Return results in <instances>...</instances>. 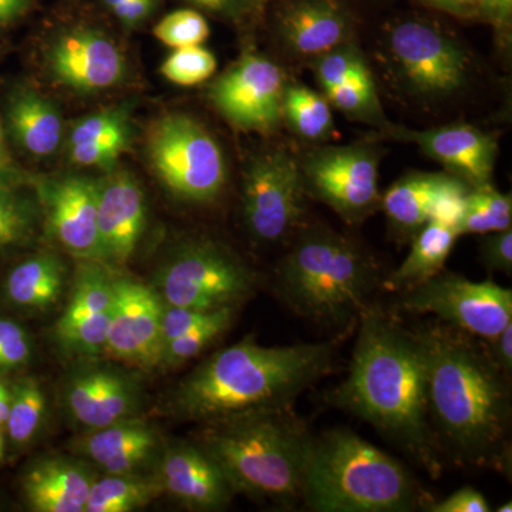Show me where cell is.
<instances>
[{"label": "cell", "instance_id": "cell-1", "mask_svg": "<svg viewBox=\"0 0 512 512\" xmlns=\"http://www.w3.org/2000/svg\"><path fill=\"white\" fill-rule=\"evenodd\" d=\"M427 356V404L441 456L511 470V390L476 336L450 325L417 330Z\"/></svg>", "mask_w": 512, "mask_h": 512}, {"label": "cell", "instance_id": "cell-2", "mask_svg": "<svg viewBox=\"0 0 512 512\" xmlns=\"http://www.w3.org/2000/svg\"><path fill=\"white\" fill-rule=\"evenodd\" d=\"M349 375L330 390L329 403L372 424L431 477L443 470L427 404V356L417 330L379 309H366Z\"/></svg>", "mask_w": 512, "mask_h": 512}, {"label": "cell", "instance_id": "cell-3", "mask_svg": "<svg viewBox=\"0 0 512 512\" xmlns=\"http://www.w3.org/2000/svg\"><path fill=\"white\" fill-rule=\"evenodd\" d=\"M336 350V342L264 346L249 336L218 350L184 377L171 396V412L207 423L239 413L292 409L332 370Z\"/></svg>", "mask_w": 512, "mask_h": 512}, {"label": "cell", "instance_id": "cell-4", "mask_svg": "<svg viewBox=\"0 0 512 512\" xmlns=\"http://www.w3.org/2000/svg\"><path fill=\"white\" fill-rule=\"evenodd\" d=\"M312 436L292 409L258 410L207 421L198 444L235 493L291 508L302 500Z\"/></svg>", "mask_w": 512, "mask_h": 512}, {"label": "cell", "instance_id": "cell-5", "mask_svg": "<svg viewBox=\"0 0 512 512\" xmlns=\"http://www.w3.org/2000/svg\"><path fill=\"white\" fill-rule=\"evenodd\" d=\"M302 500L318 512H407L431 503L402 463L345 429L312 436Z\"/></svg>", "mask_w": 512, "mask_h": 512}, {"label": "cell", "instance_id": "cell-6", "mask_svg": "<svg viewBox=\"0 0 512 512\" xmlns=\"http://www.w3.org/2000/svg\"><path fill=\"white\" fill-rule=\"evenodd\" d=\"M379 279V268L355 242L315 227L299 235L279 266L278 291L303 318L342 325L370 308Z\"/></svg>", "mask_w": 512, "mask_h": 512}, {"label": "cell", "instance_id": "cell-7", "mask_svg": "<svg viewBox=\"0 0 512 512\" xmlns=\"http://www.w3.org/2000/svg\"><path fill=\"white\" fill-rule=\"evenodd\" d=\"M156 286L167 305L214 311L245 301L254 291L255 274L221 245L191 241L168 255Z\"/></svg>", "mask_w": 512, "mask_h": 512}, {"label": "cell", "instance_id": "cell-8", "mask_svg": "<svg viewBox=\"0 0 512 512\" xmlns=\"http://www.w3.org/2000/svg\"><path fill=\"white\" fill-rule=\"evenodd\" d=\"M150 156L165 187L185 201H212L224 188L227 167L220 144L191 117L170 114L158 121Z\"/></svg>", "mask_w": 512, "mask_h": 512}, {"label": "cell", "instance_id": "cell-9", "mask_svg": "<svg viewBox=\"0 0 512 512\" xmlns=\"http://www.w3.org/2000/svg\"><path fill=\"white\" fill-rule=\"evenodd\" d=\"M386 49L397 77L417 96H450L467 80L466 50L434 23L404 19L394 23L386 37Z\"/></svg>", "mask_w": 512, "mask_h": 512}, {"label": "cell", "instance_id": "cell-10", "mask_svg": "<svg viewBox=\"0 0 512 512\" xmlns=\"http://www.w3.org/2000/svg\"><path fill=\"white\" fill-rule=\"evenodd\" d=\"M379 164V150L355 144L316 148L299 167L306 194L349 224H359L382 208Z\"/></svg>", "mask_w": 512, "mask_h": 512}, {"label": "cell", "instance_id": "cell-11", "mask_svg": "<svg viewBox=\"0 0 512 512\" xmlns=\"http://www.w3.org/2000/svg\"><path fill=\"white\" fill-rule=\"evenodd\" d=\"M400 308L420 315L437 316L441 322L491 340L512 322L511 289L493 282H473L443 272L403 292Z\"/></svg>", "mask_w": 512, "mask_h": 512}, {"label": "cell", "instance_id": "cell-12", "mask_svg": "<svg viewBox=\"0 0 512 512\" xmlns=\"http://www.w3.org/2000/svg\"><path fill=\"white\" fill-rule=\"evenodd\" d=\"M305 195L301 167L291 154L275 150L255 157L242 188V211L252 237L261 242L288 237L302 220Z\"/></svg>", "mask_w": 512, "mask_h": 512}, {"label": "cell", "instance_id": "cell-13", "mask_svg": "<svg viewBox=\"0 0 512 512\" xmlns=\"http://www.w3.org/2000/svg\"><path fill=\"white\" fill-rule=\"evenodd\" d=\"M285 77L281 67L256 53H245L212 84L218 111L241 130L271 133L282 119Z\"/></svg>", "mask_w": 512, "mask_h": 512}, {"label": "cell", "instance_id": "cell-14", "mask_svg": "<svg viewBox=\"0 0 512 512\" xmlns=\"http://www.w3.org/2000/svg\"><path fill=\"white\" fill-rule=\"evenodd\" d=\"M164 302L156 289L128 276H116V296L104 353L143 370L161 365Z\"/></svg>", "mask_w": 512, "mask_h": 512}, {"label": "cell", "instance_id": "cell-15", "mask_svg": "<svg viewBox=\"0 0 512 512\" xmlns=\"http://www.w3.org/2000/svg\"><path fill=\"white\" fill-rule=\"evenodd\" d=\"M37 194L52 238L82 261L101 262L97 180L80 175L52 178L37 183Z\"/></svg>", "mask_w": 512, "mask_h": 512}, {"label": "cell", "instance_id": "cell-16", "mask_svg": "<svg viewBox=\"0 0 512 512\" xmlns=\"http://www.w3.org/2000/svg\"><path fill=\"white\" fill-rule=\"evenodd\" d=\"M63 404L74 423L92 431L136 417L141 392L136 380L114 367H83L64 383Z\"/></svg>", "mask_w": 512, "mask_h": 512}, {"label": "cell", "instance_id": "cell-17", "mask_svg": "<svg viewBox=\"0 0 512 512\" xmlns=\"http://www.w3.org/2000/svg\"><path fill=\"white\" fill-rule=\"evenodd\" d=\"M387 133L417 144L423 153L446 167L448 174L473 187L491 184L498 144L495 137L470 124L413 131L390 126Z\"/></svg>", "mask_w": 512, "mask_h": 512}, {"label": "cell", "instance_id": "cell-18", "mask_svg": "<svg viewBox=\"0 0 512 512\" xmlns=\"http://www.w3.org/2000/svg\"><path fill=\"white\" fill-rule=\"evenodd\" d=\"M146 227V198L136 178L117 171L97 180V228L101 262L124 265Z\"/></svg>", "mask_w": 512, "mask_h": 512}, {"label": "cell", "instance_id": "cell-19", "mask_svg": "<svg viewBox=\"0 0 512 512\" xmlns=\"http://www.w3.org/2000/svg\"><path fill=\"white\" fill-rule=\"evenodd\" d=\"M49 64L57 82L79 92L109 89L124 74L119 47L92 29H76L60 37L50 49Z\"/></svg>", "mask_w": 512, "mask_h": 512}, {"label": "cell", "instance_id": "cell-20", "mask_svg": "<svg viewBox=\"0 0 512 512\" xmlns=\"http://www.w3.org/2000/svg\"><path fill=\"white\" fill-rule=\"evenodd\" d=\"M157 477L165 494L191 510H222L234 495L220 467L197 443L165 447Z\"/></svg>", "mask_w": 512, "mask_h": 512}, {"label": "cell", "instance_id": "cell-21", "mask_svg": "<svg viewBox=\"0 0 512 512\" xmlns=\"http://www.w3.org/2000/svg\"><path fill=\"white\" fill-rule=\"evenodd\" d=\"M160 448L157 430L137 417L86 431L74 444L77 454L113 476L140 473Z\"/></svg>", "mask_w": 512, "mask_h": 512}, {"label": "cell", "instance_id": "cell-22", "mask_svg": "<svg viewBox=\"0 0 512 512\" xmlns=\"http://www.w3.org/2000/svg\"><path fill=\"white\" fill-rule=\"evenodd\" d=\"M89 464L56 456L36 460L23 477V495L36 512H84L96 481Z\"/></svg>", "mask_w": 512, "mask_h": 512}, {"label": "cell", "instance_id": "cell-23", "mask_svg": "<svg viewBox=\"0 0 512 512\" xmlns=\"http://www.w3.org/2000/svg\"><path fill=\"white\" fill-rule=\"evenodd\" d=\"M278 29L292 53L315 59L348 43L350 19L338 0H292L281 10Z\"/></svg>", "mask_w": 512, "mask_h": 512}, {"label": "cell", "instance_id": "cell-24", "mask_svg": "<svg viewBox=\"0 0 512 512\" xmlns=\"http://www.w3.org/2000/svg\"><path fill=\"white\" fill-rule=\"evenodd\" d=\"M8 120L16 141L33 156H50L62 141L63 121L59 110L33 90H20L12 97Z\"/></svg>", "mask_w": 512, "mask_h": 512}, {"label": "cell", "instance_id": "cell-25", "mask_svg": "<svg viewBox=\"0 0 512 512\" xmlns=\"http://www.w3.org/2000/svg\"><path fill=\"white\" fill-rule=\"evenodd\" d=\"M444 174L403 175L382 197V208L397 234L413 238L429 222Z\"/></svg>", "mask_w": 512, "mask_h": 512}, {"label": "cell", "instance_id": "cell-26", "mask_svg": "<svg viewBox=\"0 0 512 512\" xmlns=\"http://www.w3.org/2000/svg\"><path fill=\"white\" fill-rule=\"evenodd\" d=\"M460 237L454 225L430 220L413 237L412 249L403 264L387 279L390 289L407 291L440 274Z\"/></svg>", "mask_w": 512, "mask_h": 512}, {"label": "cell", "instance_id": "cell-27", "mask_svg": "<svg viewBox=\"0 0 512 512\" xmlns=\"http://www.w3.org/2000/svg\"><path fill=\"white\" fill-rule=\"evenodd\" d=\"M66 281V266L56 255L43 252L26 259L10 271L5 282V295L19 308H50L59 301Z\"/></svg>", "mask_w": 512, "mask_h": 512}, {"label": "cell", "instance_id": "cell-28", "mask_svg": "<svg viewBox=\"0 0 512 512\" xmlns=\"http://www.w3.org/2000/svg\"><path fill=\"white\" fill-rule=\"evenodd\" d=\"M116 274L101 262L83 261L77 268L72 295L57 320L56 329L66 328L80 320L113 308L116 296Z\"/></svg>", "mask_w": 512, "mask_h": 512}, {"label": "cell", "instance_id": "cell-29", "mask_svg": "<svg viewBox=\"0 0 512 512\" xmlns=\"http://www.w3.org/2000/svg\"><path fill=\"white\" fill-rule=\"evenodd\" d=\"M164 493L157 474H119L96 478L84 512H131L146 507Z\"/></svg>", "mask_w": 512, "mask_h": 512}, {"label": "cell", "instance_id": "cell-30", "mask_svg": "<svg viewBox=\"0 0 512 512\" xmlns=\"http://www.w3.org/2000/svg\"><path fill=\"white\" fill-rule=\"evenodd\" d=\"M511 225V195L495 190L491 184L468 190L457 222L458 235L493 234L510 229Z\"/></svg>", "mask_w": 512, "mask_h": 512}, {"label": "cell", "instance_id": "cell-31", "mask_svg": "<svg viewBox=\"0 0 512 512\" xmlns=\"http://www.w3.org/2000/svg\"><path fill=\"white\" fill-rule=\"evenodd\" d=\"M282 119L292 131L306 140H323L333 131L329 100L301 84H286Z\"/></svg>", "mask_w": 512, "mask_h": 512}, {"label": "cell", "instance_id": "cell-32", "mask_svg": "<svg viewBox=\"0 0 512 512\" xmlns=\"http://www.w3.org/2000/svg\"><path fill=\"white\" fill-rule=\"evenodd\" d=\"M5 433L16 447L29 446L37 439L46 420V397L33 379L19 380L12 387Z\"/></svg>", "mask_w": 512, "mask_h": 512}, {"label": "cell", "instance_id": "cell-33", "mask_svg": "<svg viewBox=\"0 0 512 512\" xmlns=\"http://www.w3.org/2000/svg\"><path fill=\"white\" fill-rule=\"evenodd\" d=\"M326 99L348 117L387 130L392 124L384 119L369 67L325 92Z\"/></svg>", "mask_w": 512, "mask_h": 512}, {"label": "cell", "instance_id": "cell-34", "mask_svg": "<svg viewBox=\"0 0 512 512\" xmlns=\"http://www.w3.org/2000/svg\"><path fill=\"white\" fill-rule=\"evenodd\" d=\"M39 208L20 187L0 183V252L20 247L33 237L40 218Z\"/></svg>", "mask_w": 512, "mask_h": 512}, {"label": "cell", "instance_id": "cell-35", "mask_svg": "<svg viewBox=\"0 0 512 512\" xmlns=\"http://www.w3.org/2000/svg\"><path fill=\"white\" fill-rule=\"evenodd\" d=\"M235 306H224L215 309L210 318L200 326L184 333L180 338L171 340L165 345L160 367L174 369L201 355L211 343L227 332L234 319Z\"/></svg>", "mask_w": 512, "mask_h": 512}, {"label": "cell", "instance_id": "cell-36", "mask_svg": "<svg viewBox=\"0 0 512 512\" xmlns=\"http://www.w3.org/2000/svg\"><path fill=\"white\" fill-rule=\"evenodd\" d=\"M111 313L113 308L66 328L56 329V338L60 346L70 355L76 356L92 357L104 353L109 338Z\"/></svg>", "mask_w": 512, "mask_h": 512}, {"label": "cell", "instance_id": "cell-37", "mask_svg": "<svg viewBox=\"0 0 512 512\" xmlns=\"http://www.w3.org/2000/svg\"><path fill=\"white\" fill-rule=\"evenodd\" d=\"M217 70V59L201 46L181 47L165 60L161 73L180 86H195L210 79Z\"/></svg>", "mask_w": 512, "mask_h": 512}, {"label": "cell", "instance_id": "cell-38", "mask_svg": "<svg viewBox=\"0 0 512 512\" xmlns=\"http://www.w3.org/2000/svg\"><path fill=\"white\" fill-rule=\"evenodd\" d=\"M154 36L164 45L174 49L201 46V43L210 36V26L197 10L180 9L157 23Z\"/></svg>", "mask_w": 512, "mask_h": 512}, {"label": "cell", "instance_id": "cell-39", "mask_svg": "<svg viewBox=\"0 0 512 512\" xmlns=\"http://www.w3.org/2000/svg\"><path fill=\"white\" fill-rule=\"evenodd\" d=\"M93 141L116 143L127 147L128 126L124 110H104L80 120L70 133L69 147Z\"/></svg>", "mask_w": 512, "mask_h": 512}, {"label": "cell", "instance_id": "cell-40", "mask_svg": "<svg viewBox=\"0 0 512 512\" xmlns=\"http://www.w3.org/2000/svg\"><path fill=\"white\" fill-rule=\"evenodd\" d=\"M365 67L367 64L359 50L349 43L333 47L329 52L313 60V72L325 92L345 82Z\"/></svg>", "mask_w": 512, "mask_h": 512}, {"label": "cell", "instance_id": "cell-41", "mask_svg": "<svg viewBox=\"0 0 512 512\" xmlns=\"http://www.w3.org/2000/svg\"><path fill=\"white\" fill-rule=\"evenodd\" d=\"M32 357V340L15 320L0 318V370L25 366Z\"/></svg>", "mask_w": 512, "mask_h": 512}, {"label": "cell", "instance_id": "cell-42", "mask_svg": "<svg viewBox=\"0 0 512 512\" xmlns=\"http://www.w3.org/2000/svg\"><path fill=\"white\" fill-rule=\"evenodd\" d=\"M214 311H201V309L184 308V306L164 303L163 319H161L164 348L171 340L180 338L184 333L200 326L202 322L210 318Z\"/></svg>", "mask_w": 512, "mask_h": 512}, {"label": "cell", "instance_id": "cell-43", "mask_svg": "<svg viewBox=\"0 0 512 512\" xmlns=\"http://www.w3.org/2000/svg\"><path fill=\"white\" fill-rule=\"evenodd\" d=\"M485 268L493 272L511 275L512 272V229L485 235L480 247Z\"/></svg>", "mask_w": 512, "mask_h": 512}, {"label": "cell", "instance_id": "cell-44", "mask_svg": "<svg viewBox=\"0 0 512 512\" xmlns=\"http://www.w3.org/2000/svg\"><path fill=\"white\" fill-rule=\"evenodd\" d=\"M126 148L121 144L93 141V143H83L69 147V154L70 160L74 164L82 165V167L110 168Z\"/></svg>", "mask_w": 512, "mask_h": 512}, {"label": "cell", "instance_id": "cell-45", "mask_svg": "<svg viewBox=\"0 0 512 512\" xmlns=\"http://www.w3.org/2000/svg\"><path fill=\"white\" fill-rule=\"evenodd\" d=\"M424 510L429 512H488L491 511V508L483 493L471 487H464L437 503L431 501Z\"/></svg>", "mask_w": 512, "mask_h": 512}, {"label": "cell", "instance_id": "cell-46", "mask_svg": "<svg viewBox=\"0 0 512 512\" xmlns=\"http://www.w3.org/2000/svg\"><path fill=\"white\" fill-rule=\"evenodd\" d=\"M476 19L507 35L511 29L512 0H478Z\"/></svg>", "mask_w": 512, "mask_h": 512}, {"label": "cell", "instance_id": "cell-47", "mask_svg": "<svg viewBox=\"0 0 512 512\" xmlns=\"http://www.w3.org/2000/svg\"><path fill=\"white\" fill-rule=\"evenodd\" d=\"M488 355L498 369L504 373L505 376L511 377L512 373V322L507 326L494 339L487 340Z\"/></svg>", "mask_w": 512, "mask_h": 512}, {"label": "cell", "instance_id": "cell-48", "mask_svg": "<svg viewBox=\"0 0 512 512\" xmlns=\"http://www.w3.org/2000/svg\"><path fill=\"white\" fill-rule=\"evenodd\" d=\"M154 3H156V0H124L111 10L121 22L131 26L146 19L153 10Z\"/></svg>", "mask_w": 512, "mask_h": 512}, {"label": "cell", "instance_id": "cell-49", "mask_svg": "<svg viewBox=\"0 0 512 512\" xmlns=\"http://www.w3.org/2000/svg\"><path fill=\"white\" fill-rule=\"evenodd\" d=\"M26 181H28V177L10 157L2 124H0V183L22 187L23 184H26Z\"/></svg>", "mask_w": 512, "mask_h": 512}, {"label": "cell", "instance_id": "cell-50", "mask_svg": "<svg viewBox=\"0 0 512 512\" xmlns=\"http://www.w3.org/2000/svg\"><path fill=\"white\" fill-rule=\"evenodd\" d=\"M431 9L446 12L460 19H476L478 0H420Z\"/></svg>", "mask_w": 512, "mask_h": 512}, {"label": "cell", "instance_id": "cell-51", "mask_svg": "<svg viewBox=\"0 0 512 512\" xmlns=\"http://www.w3.org/2000/svg\"><path fill=\"white\" fill-rule=\"evenodd\" d=\"M188 2L225 18H237L247 12L252 0H188Z\"/></svg>", "mask_w": 512, "mask_h": 512}, {"label": "cell", "instance_id": "cell-52", "mask_svg": "<svg viewBox=\"0 0 512 512\" xmlns=\"http://www.w3.org/2000/svg\"><path fill=\"white\" fill-rule=\"evenodd\" d=\"M32 0H0V26L18 19L29 8Z\"/></svg>", "mask_w": 512, "mask_h": 512}, {"label": "cell", "instance_id": "cell-53", "mask_svg": "<svg viewBox=\"0 0 512 512\" xmlns=\"http://www.w3.org/2000/svg\"><path fill=\"white\" fill-rule=\"evenodd\" d=\"M10 399H12V390L5 383L0 382V429L3 430L9 416Z\"/></svg>", "mask_w": 512, "mask_h": 512}, {"label": "cell", "instance_id": "cell-54", "mask_svg": "<svg viewBox=\"0 0 512 512\" xmlns=\"http://www.w3.org/2000/svg\"><path fill=\"white\" fill-rule=\"evenodd\" d=\"M6 451V433L5 430L0 429V463H2L3 458H5Z\"/></svg>", "mask_w": 512, "mask_h": 512}, {"label": "cell", "instance_id": "cell-55", "mask_svg": "<svg viewBox=\"0 0 512 512\" xmlns=\"http://www.w3.org/2000/svg\"><path fill=\"white\" fill-rule=\"evenodd\" d=\"M512 511V503L508 501L507 504L501 505V507L497 508V512H511Z\"/></svg>", "mask_w": 512, "mask_h": 512}, {"label": "cell", "instance_id": "cell-56", "mask_svg": "<svg viewBox=\"0 0 512 512\" xmlns=\"http://www.w3.org/2000/svg\"><path fill=\"white\" fill-rule=\"evenodd\" d=\"M124 2V0H104L109 8H114V6L119 5V3Z\"/></svg>", "mask_w": 512, "mask_h": 512}]
</instances>
